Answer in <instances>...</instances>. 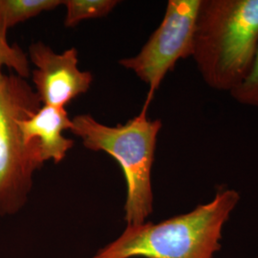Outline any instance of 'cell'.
Here are the masks:
<instances>
[{
  "label": "cell",
  "instance_id": "1",
  "mask_svg": "<svg viewBox=\"0 0 258 258\" xmlns=\"http://www.w3.org/2000/svg\"><path fill=\"white\" fill-rule=\"evenodd\" d=\"M258 50V0H201L194 35L195 65L210 88L231 93Z\"/></svg>",
  "mask_w": 258,
  "mask_h": 258
},
{
  "label": "cell",
  "instance_id": "2",
  "mask_svg": "<svg viewBox=\"0 0 258 258\" xmlns=\"http://www.w3.org/2000/svg\"><path fill=\"white\" fill-rule=\"evenodd\" d=\"M232 188H219L211 202L160 223L127 225L119 238L92 258H214L222 230L239 202Z\"/></svg>",
  "mask_w": 258,
  "mask_h": 258
},
{
  "label": "cell",
  "instance_id": "3",
  "mask_svg": "<svg viewBox=\"0 0 258 258\" xmlns=\"http://www.w3.org/2000/svg\"><path fill=\"white\" fill-rule=\"evenodd\" d=\"M145 104L138 116L124 124L108 126L89 114L72 120L71 132L93 151H104L120 164L126 182L124 220L129 226L145 223L153 212L151 172L161 120L148 118Z\"/></svg>",
  "mask_w": 258,
  "mask_h": 258
},
{
  "label": "cell",
  "instance_id": "4",
  "mask_svg": "<svg viewBox=\"0 0 258 258\" xmlns=\"http://www.w3.org/2000/svg\"><path fill=\"white\" fill-rule=\"evenodd\" d=\"M41 107L26 79L0 70V216L14 215L27 204L34 175L43 166L37 140L27 143L20 120Z\"/></svg>",
  "mask_w": 258,
  "mask_h": 258
},
{
  "label": "cell",
  "instance_id": "5",
  "mask_svg": "<svg viewBox=\"0 0 258 258\" xmlns=\"http://www.w3.org/2000/svg\"><path fill=\"white\" fill-rule=\"evenodd\" d=\"M201 0H169L159 27L135 56L119 61L149 87V105L163 80L178 60L191 57L197 13Z\"/></svg>",
  "mask_w": 258,
  "mask_h": 258
},
{
  "label": "cell",
  "instance_id": "6",
  "mask_svg": "<svg viewBox=\"0 0 258 258\" xmlns=\"http://www.w3.org/2000/svg\"><path fill=\"white\" fill-rule=\"evenodd\" d=\"M29 57L37 67L32 75L41 104L65 107L78 96L89 90L93 76L78 68L76 48L55 54L46 44L37 41L29 47Z\"/></svg>",
  "mask_w": 258,
  "mask_h": 258
},
{
  "label": "cell",
  "instance_id": "7",
  "mask_svg": "<svg viewBox=\"0 0 258 258\" xmlns=\"http://www.w3.org/2000/svg\"><path fill=\"white\" fill-rule=\"evenodd\" d=\"M72 120L65 107L43 105L30 118L20 120L19 127L23 138L31 143L37 140L44 163L53 160L59 163L74 147L71 139L62 136L64 130L72 128Z\"/></svg>",
  "mask_w": 258,
  "mask_h": 258
},
{
  "label": "cell",
  "instance_id": "8",
  "mask_svg": "<svg viewBox=\"0 0 258 258\" xmlns=\"http://www.w3.org/2000/svg\"><path fill=\"white\" fill-rule=\"evenodd\" d=\"M62 4L60 0H0V28H10L52 11Z\"/></svg>",
  "mask_w": 258,
  "mask_h": 258
},
{
  "label": "cell",
  "instance_id": "9",
  "mask_svg": "<svg viewBox=\"0 0 258 258\" xmlns=\"http://www.w3.org/2000/svg\"><path fill=\"white\" fill-rule=\"evenodd\" d=\"M120 3L118 0H65V27L77 26L85 19H99L110 14Z\"/></svg>",
  "mask_w": 258,
  "mask_h": 258
},
{
  "label": "cell",
  "instance_id": "10",
  "mask_svg": "<svg viewBox=\"0 0 258 258\" xmlns=\"http://www.w3.org/2000/svg\"><path fill=\"white\" fill-rule=\"evenodd\" d=\"M3 67L23 79H28L31 75L27 55L18 44H11L7 31L0 28V70H3Z\"/></svg>",
  "mask_w": 258,
  "mask_h": 258
},
{
  "label": "cell",
  "instance_id": "11",
  "mask_svg": "<svg viewBox=\"0 0 258 258\" xmlns=\"http://www.w3.org/2000/svg\"><path fill=\"white\" fill-rule=\"evenodd\" d=\"M230 95L242 105L258 108V50L249 76Z\"/></svg>",
  "mask_w": 258,
  "mask_h": 258
},
{
  "label": "cell",
  "instance_id": "12",
  "mask_svg": "<svg viewBox=\"0 0 258 258\" xmlns=\"http://www.w3.org/2000/svg\"><path fill=\"white\" fill-rule=\"evenodd\" d=\"M256 258H258V257H256Z\"/></svg>",
  "mask_w": 258,
  "mask_h": 258
}]
</instances>
